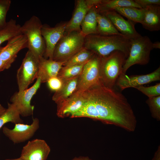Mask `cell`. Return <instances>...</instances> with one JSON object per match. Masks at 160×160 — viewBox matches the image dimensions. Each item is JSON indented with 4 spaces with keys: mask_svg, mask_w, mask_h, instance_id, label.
Segmentation results:
<instances>
[{
    "mask_svg": "<svg viewBox=\"0 0 160 160\" xmlns=\"http://www.w3.org/2000/svg\"><path fill=\"white\" fill-rule=\"evenodd\" d=\"M85 102L79 111L81 117H88L113 124L126 130L135 131V116L126 97L100 81L83 92Z\"/></svg>",
    "mask_w": 160,
    "mask_h": 160,
    "instance_id": "1",
    "label": "cell"
},
{
    "mask_svg": "<svg viewBox=\"0 0 160 160\" xmlns=\"http://www.w3.org/2000/svg\"><path fill=\"white\" fill-rule=\"evenodd\" d=\"M130 43V40L123 36L91 34L85 36L84 47L101 58L119 51L124 53L127 58L129 53Z\"/></svg>",
    "mask_w": 160,
    "mask_h": 160,
    "instance_id": "2",
    "label": "cell"
},
{
    "mask_svg": "<svg viewBox=\"0 0 160 160\" xmlns=\"http://www.w3.org/2000/svg\"><path fill=\"white\" fill-rule=\"evenodd\" d=\"M126 58L124 54L119 51L101 58L100 81L105 86L113 88L118 78L123 73V67Z\"/></svg>",
    "mask_w": 160,
    "mask_h": 160,
    "instance_id": "3",
    "label": "cell"
},
{
    "mask_svg": "<svg viewBox=\"0 0 160 160\" xmlns=\"http://www.w3.org/2000/svg\"><path fill=\"white\" fill-rule=\"evenodd\" d=\"M85 37L81 31L65 32L55 47L52 60L67 61L84 47Z\"/></svg>",
    "mask_w": 160,
    "mask_h": 160,
    "instance_id": "4",
    "label": "cell"
},
{
    "mask_svg": "<svg viewBox=\"0 0 160 160\" xmlns=\"http://www.w3.org/2000/svg\"><path fill=\"white\" fill-rule=\"evenodd\" d=\"M42 25L40 19L33 15L21 27L22 34L27 39L28 50L39 58L43 56L46 48L41 33Z\"/></svg>",
    "mask_w": 160,
    "mask_h": 160,
    "instance_id": "5",
    "label": "cell"
},
{
    "mask_svg": "<svg viewBox=\"0 0 160 160\" xmlns=\"http://www.w3.org/2000/svg\"><path fill=\"white\" fill-rule=\"evenodd\" d=\"M130 40L129 53L122 68L124 74L134 65H145L148 63L150 52L153 49V42L147 36H141Z\"/></svg>",
    "mask_w": 160,
    "mask_h": 160,
    "instance_id": "6",
    "label": "cell"
},
{
    "mask_svg": "<svg viewBox=\"0 0 160 160\" xmlns=\"http://www.w3.org/2000/svg\"><path fill=\"white\" fill-rule=\"evenodd\" d=\"M39 59L29 50L26 53L17 72L18 91L28 89L29 86L37 79Z\"/></svg>",
    "mask_w": 160,
    "mask_h": 160,
    "instance_id": "7",
    "label": "cell"
},
{
    "mask_svg": "<svg viewBox=\"0 0 160 160\" xmlns=\"http://www.w3.org/2000/svg\"><path fill=\"white\" fill-rule=\"evenodd\" d=\"M100 60L101 57L95 54L85 63L74 92H82L100 81Z\"/></svg>",
    "mask_w": 160,
    "mask_h": 160,
    "instance_id": "8",
    "label": "cell"
},
{
    "mask_svg": "<svg viewBox=\"0 0 160 160\" xmlns=\"http://www.w3.org/2000/svg\"><path fill=\"white\" fill-rule=\"evenodd\" d=\"M41 83L40 79L37 78L30 88L15 92L10 98L11 103L15 105L20 116L27 117L33 115L34 106L31 105V100L40 88Z\"/></svg>",
    "mask_w": 160,
    "mask_h": 160,
    "instance_id": "9",
    "label": "cell"
},
{
    "mask_svg": "<svg viewBox=\"0 0 160 160\" xmlns=\"http://www.w3.org/2000/svg\"><path fill=\"white\" fill-rule=\"evenodd\" d=\"M39 127V121L36 118L33 119L31 124L23 123L15 124L13 129L4 126L2 132L4 135L14 143H23L31 138Z\"/></svg>",
    "mask_w": 160,
    "mask_h": 160,
    "instance_id": "10",
    "label": "cell"
},
{
    "mask_svg": "<svg viewBox=\"0 0 160 160\" xmlns=\"http://www.w3.org/2000/svg\"><path fill=\"white\" fill-rule=\"evenodd\" d=\"M66 23H62L51 27L43 25L41 28L42 35L45 44V50L43 57L47 59H52L55 47L65 32Z\"/></svg>",
    "mask_w": 160,
    "mask_h": 160,
    "instance_id": "11",
    "label": "cell"
},
{
    "mask_svg": "<svg viewBox=\"0 0 160 160\" xmlns=\"http://www.w3.org/2000/svg\"><path fill=\"white\" fill-rule=\"evenodd\" d=\"M50 148L44 140L36 139L29 141L23 147L20 158L23 160H46Z\"/></svg>",
    "mask_w": 160,
    "mask_h": 160,
    "instance_id": "12",
    "label": "cell"
},
{
    "mask_svg": "<svg viewBox=\"0 0 160 160\" xmlns=\"http://www.w3.org/2000/svg\"><path fill=\"white\" fill-rule=\"evenodd\" d=\"M160 80V67L151 73L128 76L122 73L116 84L121 90L129 87H135Z\"/></svg>",
    "mask_w": 160,
    "mask_h": 160,
    "instance_id": "13",
    "label": "cell"
},
{
    "mask_svg": "<svg viewBox=\"0 0 160 160\" xmlns=\"http://www.w3.org/2000/svg\"><path fill=\"white\" fill-rule=\"evenodd\" d=\"M28 48L26 36L21 34L7 41L6 45L0 50V59L10 67L15 60L19 52L24 48Z\"/></svg>",
    "mask_w": 160,
    "mask_h": 160,
    "instance_id": "14",
    "label": "cell"
},
{
    "mask_svg": "<svg viewBox=\"0 0 160 160\" xmlns=\"http://www.w3.org/2000/svg\"><path fill=\"white\" fill-rule=\"evenodd\" d=\"M101 14L105 15L111 21L120 33L129 40L141 36L136 31L135 23L128 20L125 19L114 10Z\"/></svg>",
    "mask_w": 160,
    "mask_h": 160,
    "instance_id": "15",
    "label": "cell"
},
{
    "mask_svg": "<svg viewBox=\"0 0 160 160\" xmlns=\"http://www.w3.org/2000/svg\"><path fill=\"white\" fill-rule=\"evenodd\" d=\"M96 0H78L72 17L67 23L65 32L81 31V25L88 10L97 3Z\"/></svg>",
    "mask_w": 160,
    "mask_h": 160,
    "instance_id": "16",
    "label": "cell"
},
{
    "mask_svg": "<svg viewBox=\"0 0 160 160\" xmlns=\"http://www.w3.org/2000/svg\"><path fill=\"white\" fill-rule=\"evenodd\" d=\"M85 101L83 92H74L68 98L57 105V115L62 118L68 115L71 116L81 109Z\"/></svg>",
    "mask_w": 160,
    "mask_h": 160,
    "instance_id": "17",
    "label": "cell"
},
{
    "mask_svg": "<svg viewBox=\"0 0 160 160\" xmlns=\"http://www.w3.org/2000/svg\"><path fill=\"white\" fill-rule=\"evenodd\" d=\"M65 62L41 57L39 59L37 78L40 79L41 83L47 82L50 78L57 76Z\"/></svg>",
    "mask_w": 160,
    "mask_h": 160,
    "instance_id": "18",
    "label": "cell"
},
{
    "mask_svg": "<svg viewBox=\"0 0 160 160\" xmlns=\"http://www.w3.org/2000/svg\"><path fill=\"white\" fill-rule=\"evenodd\" d=\"M141 24L143 28L151 31L160 30V6L153 5L143 8Z\"/></svg>",
    "mask_w": 160,
    "mask_h": 160,
    "instance_id": "19",
    "label": "cell"
},
{
    "mask_svg": "<svg viewBox=\"0 0 160 160\" xmlns=\"http://www.w3.org/2000/svg\"><path fill=\"white\" fill-rule=\"evenodd\" d=\"M79 76L63 80V86L59 90L55 92L52 97V100L57 105L68 98L76 90Z\"/></svg>",
    "mask_w": 160,
    "mask_h": 160,
    "instance_id": "20",
    "label": "cell"
},
{
    "mask_svg": "<svg viewBox=\"0 0 160 160\" xmlns=\"http://www.w3.org/2000/svg\"><path fill=\"white\" fill-rule=\"evenodd\" d=\"M98 13H103L114 10L117 7H132L141 8L132 0H101L94 6Z\"/></svg>",
    "mask_w": 160,
    "mask_h": 160,
    "instance_id": "21",
    "label": "cell"
},
{
    "mask_svg": "<svg viewBox=\"0 0 160 160\" xmlns=\"http://www.w3.org/2000/svg\"><path fill=\"white\" fill-rule=\"evenodd\" d=\"M97 13L95 8L93 6L86 14L81 25V32L84 36L97 34Z\"/></svg>",
    "mask_w": 160,
    "mask_h": 160,
    "instance_id": "22",
    "label": "cell"
},
{
    "mask_svg": "<svg viewBox=\"0 0 160 160\" xmlns=\"http://www.w3.org/2000/svg\"><path fill=\"white\" fill-rule=\"evenodd\" d=\"M97 34L103 36H123L117 30L111 21L103 14L97 13Z\"/></svg>",
    "mask_w": 160,
    "mask_h": 160,
    "instance_id": "23",
    "label": "cell"
},
{
    "mask_svg": "<svg viewBox=\"0 0 160 160\" xmlns=\"http://www.w3.org/2000/svg\"><path fill=\"white\" fill-rule=\"evenodd\" d=\"M21 25L17 23L15 20L11 19L7 22L5 26L0 29V45L6 41L22 34Z\"/></svg>",
    "mask_w": 160,
    "mask_h": 160,
    "instance_id": "24",
    "label": "cell"
},
{
    "mask_svg": "<svg viewBox=\"0 0 160 160\" xmlns=\"http://www.w3.org/2000/svg\"><path fill=\"white\" fill-rule=\"evenodd\" d=\"M135 24L141 23L143 19L144 9L132 7H117L114 10Z\"/></svg>",
    "mask_w": 160,
    "mask_h": 160,
    "instance_id": "25",
    "label": "cell"
},
{
    "mask_svg": "<svg viewBox=\"0 0 160 160\" xmlns=\"http://www.w3.org/2000/svg\"><path fill=\"white\" fill-rule=\"evenodd\" d=\"M7 108L0 116V129L4 125L8 122L15 124L23 123V120L15 105L12 103H8Z\"/></svg>",
    "mask_w": 160,
    "mask_h": 160,
    "instance_id": "26",
    "label": "cell"
},
{
    "mask_svg": "<svg viewBox=\"0 0 160 160\" xmlns=\"http://www.w3.org/2000/svg\"><path fill=\"white\" fill-rule=\"evenodd\" d=\"M95 53L84 47L66 61L63 67L82 64L86 63L94 55Z\"/></svg>",
    "mask_w": 160,
    "mask_h": 160,
    "instance_id": "27",
    "label": "cell"
},
{
    "mask_svg": "<svg viewBox=\"0 0 160 160\" xmlns=\"http://www.w3.org/2000/svg\"><path fill=\"white\" fill-rule=\"evenodd\" d=\"M85 63L68 67L63 66L59 71L57 76L63 80L79 76Z\"/></svg>",
    "mask_w": 160,
    "mask_h": 160,
    "instance_id": "28",
    "label": "cell"
},
{
    "mask_svg": "<svg viewBox=\"0 0 160 160\" xmlns=\"http://www.w3.org/2000/svg\"><path fill=\"white\" fill-rule=\"evenodd\" d=\"M152 116L158 121L160 120V95L149 97L146 100Z\"/></svg>",
    "mask_w": 160,
    "mask_h": 160,
    "instance_id": "29",
    "label": "cell"
},
{
    "mask_svg": "<svg viewBox=\"0 0 160 160\" xmlns=\"http://www.w3.org/2000/svg\"><path fill=\"white\" fill-rule=\"evenodd\" d=\"M145 95L151 97L160 95V83L148 87L143 86H139L135 88Z\"/></svg>",
    "mask_w": 160,
    "mask_h": 160,
    "instance_id": "30",
    "label": "cell"
},
{
    "mask_svg": "<svg viewBox=\"0 0 160 160\" xmlns=\"http://www.w3.org/2000/svg\"><path fill=\"white\" fill-rule=\"evenodd\" d=\"M10 0H0V29L5 25L6 17L11 4Z\"/></svg>",
    "mask_w": 160,
    "mask_h": 160,
    "instance_id": "31",
    "label": "cell"
},
{
    "mask_svg": "<svg viewBox=\"0 0 160 160\" xmlns=\"http://www.w3.org/2000/svg\"><path fill=\"white\" fill-rule=\"evenodd\" d=\"M47 82L49 88L52 90L56 92L62 87L63 81L57 76L50 78Z\"/></svg>",
    "mask_w": 160,
    "mask_h": 160,
    "instance_id": "32",
    "label": "cell"
},
{
    "mask_svg": "<svg viewBox=\"0 0 160 160\" xmlns=\"http://www.w3.org/2000/svg\"><path fill=\"white\" fill-rule=\"evenodd\" d=\"M141 8L153 5H160V0H134Z\"/></svg>",
    "mask_w": 160,
    "mask_h": 160,
    "instance_id": "33",
    "label": "cell"
},
{
    "mask_svg": "<svg viewBox=\"0 0 160 160\" xmlns=\"http://www.w3.org/2000/svg\"><path fill=\"white\" fill-rule=\"evenodd\" d=\"M10 67L0 59V72L5 69L9 68Z\"/></svg>",
    "mask_w": 160,
    "mask_h": 160,
    "instance_id": "34",
    "label": "cell"
},
{
    "mask_svg": "<svg viewBox=\"0 0 160 160\" xmlns=\"http://www.w3.org/2000/svg\"><path fill=\"white\" fill-rule=\"evenodd\" d=\"M152 160H160V146H159L155 152Z\"/></svg>",
    "mask_w": 160,
    "mask_h": 160,
    "instance_id": "35",
    "label": "cell"
},
{
    "mask_svg": "<svg viewBox=\"0 0 160 160\" xmlns=\"http://www.w3.org/2000/svg\"><path fill=\"white\" fill-rule=\"evenodd\" d=\"M71 160H92L88 157L80 156L79 157H75Z\"/></svg>",
    "mask_w": 160,
    "mask_h": 160,
    "instance_id": "36",
    "label": "cell"
},
{
    "mask_svg": "<svg viewBox=\"0 0 160 160\" xmlns=\"http://www.w3.org/2000/svg\"><path fill=\"white\" fill-rule=\"evenodd\" d=\"M152 47L153 49H154L160 48V42L159 41H156L154 43H153Z\"/></svg>",
    "mask_w": 160,
    "mask_h": 160,
    "instance_id": "37",
    "label": "cell"
},
{
    "mask_svg": "<svg viewBox=\"0 0 160 160\" xmlns=\"http://www.w3.org/2000/svg\"><path fill=\"white\" fill-rule=\"evenodd\" d=\"M6 108L0 104V116L5 111Z\"/></svg>",
    "mask_w": 160,
    "mask_h": 160,
    "instance_id": "38",
    "label": "cell"
},
{
    "mask_svg": "<svg viewBox=\"0 0 160 160\" xmlns=\"http://www.w3.org/2000/svg\"><path fill=\"white\" fill-rule=\"evenodd\" d=\"M4 160H23L20 158H18L16 159H6Z\"/></svg>",
    "mask_w": 160,
    "mask_h": 160,
    "instance_id": "39",
    "label": "cell"
},
{
    "mask_svg": "<svg viewBox=\"0 0 160 160\" xmlns=\"http://www.w3.org/2000/svg\"><path fill=\"white\" fill-rule=\"evenodd\" d=\"M1 48H2V47H0V50L1 49Z\"/></svg>",
    "mask_w": 160,
    "mask_h": 160,
    "instance_id": "40",
    "label": "cell"
}]
</instances>
